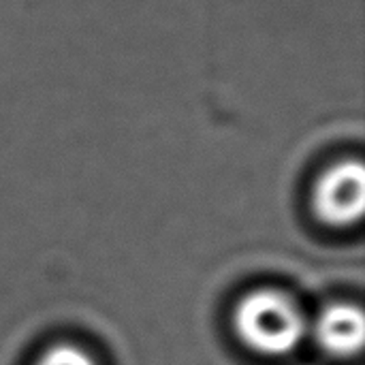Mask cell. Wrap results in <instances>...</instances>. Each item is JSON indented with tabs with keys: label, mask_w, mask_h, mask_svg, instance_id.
<instances>
[{
	"label": "cell",
	"mask_w": 365,
	"mask_h": 365,
	"mask_svg": "<svg viewBox=\"0 0 365 365\" xmlns=\"http://www.w3.org/2000/svg\"><path fill=\"white\" fill-rule=\"evenodd\" d=\"M314 338L321 349L338 359L353 357L361 351L365 338L364 312L353 304H331L327 306L314 325Z\"/></svg>",
	"instance_id": "cell-3"
},
{
	"label": "cell",
	"mask_w": 365,
	"mask_h": 365,
	"mask_svg": "<svg viewBox=\"0 0 365 365\" xmlns=\"http://www.w3.org/2000/svg\"><path fill=\"white\" fill-rule=\"evenodd\" d=\"M34 365H98V361L79 344L62 342L47 349Z\"/></svg>",
	"instance_id": "cell-4"
},
{
	"label": "cell",
	"mask_w": 365,
	"mask_h": 365,
	"mask_svg": "<svg viewBox=\"0 0 365 365\" xmlns=\"http://www.w3.org/2000/svg\"><path fill=\"white\" fill-rule=\"evenodd\" d=\"M314 212L334 227H346L361 218L365 203V173L359 160H340L317 182Z\"/></svg>",
	"instance_id": "cell-2"
},
{
	"label": "cell",
	"mask_w": 365,
	"mask_h": 365,
	"mask_svg": "<svg viewBox=\"0 0 365 365\" xmlns=\"http://www.w3.org/2000/svg\"><path fill=\"white\" fill-rule=\"evenodd\" d=\"M237 338L265 357L291 355L308 334V321L293 297L278 289L246 293L233 310Z\"/></svg>",
	"instance_id": "cell-1"
}]
</instances>
